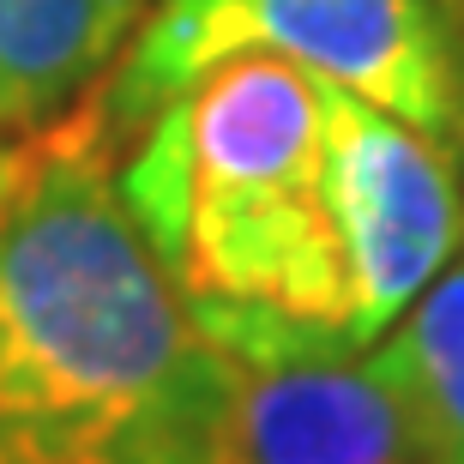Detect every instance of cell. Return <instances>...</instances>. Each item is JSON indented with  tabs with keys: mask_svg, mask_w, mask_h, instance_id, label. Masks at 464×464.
Segmentation results:
<instances>
[{
	"mask_svg": "<svg viewBox=\"0 0 464 464\" xmlns=\"http://www.w3.org/2000/svg\"><path fill=\"white\" fill-rule=\"evenodd\" d=\"M224 464H422L411 416L368 356L241 368Z\"/></svg>",
	"mask_w": 464,
	"mask_h": 464,
	"instance_id": "cell-5",
	"label": "cell"
},
{
	"mask_svg": "<svg viewBox=\"0 0 464 464\" xmlns=\"http://www.w3.org/2000/svg\"><path fill=\"white\" fill-rule=\"evenodd\" d=\"M368 362L411 416L422 464H464V254L416 295Z\"/></svg>",
	"mask_w": 464,
	"mask_h": 464,
	"instance_id": "cell-7",
	"label": "cell"
},
{
	"mask_svg": "<svg viewBox=\"0 0 464 464\" xmlns=\"http://www.w3.org/2000/svg\"><path fill=\"white\" fill-rule=\"evenodd\" d=\"M229 54H284L452 151L464 139V0H157L91 91L103 139L121 151Z\"/></svg>",
	"mask_w": 464,
	"mask_h": 464,
	"instance_id": "cell-3",
	"label": "cell"
},
{
	"mask_svg": "<svg viewBox=\"0 0 464 464\" xmlns=\"http://www.w3.org/2000/svg\"><path fill=\"white\" fill-rule=\"evenodd\" d=\"M459 151H464V139H459Z\"/></svg>",
	"mask_w": 464,
	"mask_h": 464,
	"instance_id": "cell-9",
	"label": "cell"
},
{
	"mask_svg": "<svg viewBox=\"0 0 464 464\" xmlns=\"http://www.w3.org/2000/svg\"><path fill=\"white\" fill-rule=\"evenodd\" d=\"M151 0H0V145L49 133L133 43Z\"/></svg>",
	"mask_w": 464,
	"mask_h": 464,
	"instance_id": "cell-6",
	"label": "cell"
},
{
	"mask_svg": "<svg viewBox=\"0 0 464 464\" xmlns=\"http://www.w3.org/2000/svg\"><path fill=\"white\" fill-rule=\"evenodd\" d=\"M121 206L218 350L241 368L362 356L326 181V79L229 54L115 157Z\"/></svg>",
	"mask_w": 464,
	"mask_h": 464,
	"instance_id": "cell-2",
	"label": "cell"
},
{
	"mask_svg": "<svg viewBox=\"0 0 464 464\" xmlns=\"http://www.w3.org/2000/svg\"><path fill=\"white\" fill-rule=\"evenodd\" d=\"M36 145H43V133H36V139H18V145H0V199H6V193L24 181V169H31Z\"/></svg>",
	"mask_w": 464,
	"mask_h": 464,
	"instance_id": "cell-8",
	"label": "cell"
},
{
	"mask_svg": "<svg viewBox=\"0 0 464 464\" xmlns=\"http://www.w3.org/2000/svg\"><path fill=\"white\" fill-rule=\"evenodd\" d=\"M236 398L85 97L0 199V464H224Z\"/></svg>",
	"mask_w": 464,
	"mask_h": 464,
	"instance_id": "cell-1",
	"label": "cell"
},
{
	"mask_svg": "<svg viewBox=\"0 0 464 464\" xmlns=\"http://www.w3.org/2000/svg\"><path fill=\"white\" fill-rule=\"evenodd\" d=\"M326 181L344 229L362 350L411 314L464 254V188L452 145L326 85Z\"/></svg>",
	"mask_w": 464,
	"mask_h": 464,
	"instance_id": "cell-4",
	"label": "cell"
}]
</instances>
